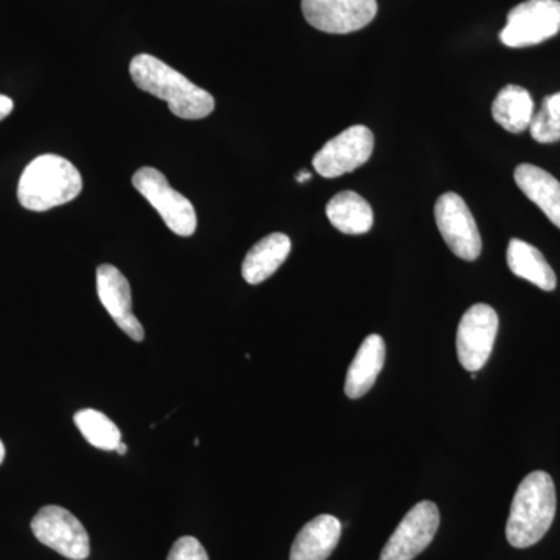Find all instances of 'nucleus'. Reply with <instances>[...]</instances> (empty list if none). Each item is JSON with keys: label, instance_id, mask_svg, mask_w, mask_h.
Returning <instances> with one entry per match:
<instances>
[{"label": "nucleus", "instance_id": "nucleus-1", "mask_svg": "<svg viewBox=\"0 0 560 560\" xmlns=\"http://www.w3.org/2000/svg\"><path fill=\"white\" fill-rule=\"evenodd\" d=\"M130 75L139 90L167 102L168 108L179 119H205L215 109V101L208 91L153 55L140 54L132 58Z\"/></svg>", "mask_w": 560, "mask_h": 560}, {"label": "nucleus", "instance_id": "nucleus-2", "mask_svg": "<svg viewBox=\"0 0 560 560\" xmlns=\"http://www.w3.org/2000/svg\"><path fill=\"white\" fill-rule=\"evenodd\" d=\"M555 481L547 471H533L518 486L512 500L506 525V539L512 547L523 550L544 539L555 522Z\"/></svg>", "mask_w": 560, "mask_h": 560}, {"label": "nucleus", "instance_id": "nucleus-3", "mask_svg": "<svg viewBox=\"0 0 560 560\" xmlns=\"http://www.w3.org/2000/svg\"><path fill=\"white\" fill-rule=\"evenodd\" d=\"M83 179L75 165L57 154H43L25 167L18 186V200L25 209L44 212L75 200Z\"/></svg>", "mask_w": 560, "mask_h": 560}, {"label": "nucleus", "instance_id": "nucleus-4", "mask_svg": "<svg viewBox=\"0 0 560 560\" xmlns=\"http://www.w3.org/2000/svg\"><path fill=\"white\" fill-rule=\"evenodd\" d=\"M132 186L153 206L168 230L179 237H190L197 231V213L184 195L173 189L164 173L142 167L132 176Z\"/></svg>", "mask_w": 560, "mask_h": 560}, {"label": "nucleus", "instance_id": "nucleus-5", "mask_svg": "<svg viewBox=\"0 0 560 560\" xmlns=\"http://www.w3.org/2000/svg\"><path fill=\"white\" fill-rule=\"evenodd\" d=\"M560 32L559 0H526L508 14L501 43L512 49L537 46Z\"/></svg>", "mask_w": 560, "mask_h": 560}, {"label": "nucleus", "instance_id": "nucleus-6", "mask_svg": "<svg viewBox=\"0 0 560 560\" xmlns=\"http://www.w3.org/2000/svg\"><path fill=\"white\" fill-rule=\"evenodd\" d=\"M36 539L70 560H86L91 555L90 536L83 523L61 506L40 508L33 517Z\"/></svg>", "mask_w": 560, "mask_h": 560}, {"label": "nucleus", "instance_id": "nucleus-7", "mask_svg": "<svg viewBox=\"0 0 560 560\" xmlns=\"http://www.w3.org/2000/svg\"><path fill=\"white\" fill-rule=\"evenodd\" d=\"M434 219L442 238L459 259L474 261L480 257L482 242L477 221L459 195L448 191L438 198Z\"/></svg>", "mask_w": 560, "mask_h": 560}, {"label": "nucleus", "instance_id": "nucleus-8", "mask_svg": "<svg viewBox=\"0 0 560 560\" xmlns=\"http://www.w3.org/2000/svg\"><path fill=\"white\" fill-rule=\"evenodd\" d=\"M499 315L488 304L471 305L459 320L456 350L464 370L478 372L488 363L497 334Z\"/></svg>", "mask_w": 560, "mask_h": 560}, {"label": "nucleus", "instance_id": "nucleus-9", "mask_svg": "<svg viewBox=\"0 0 560 560\" xmlns=\"http://www.w3.org/2000/svg\"><path fill=\"white\" fill-rule=\"evenodd\" d=\"M305 21L316 31L346 35L361 31L377 16V0H302Z\"/></svg>", "mask_w": 560, "mask_h": 560}, {"label": "nucleus", "instance_id": "nucleus-10", "mask_svg": "<svg viewBox=\"0 0 560 560\" xmlns=\"http://www.w3.org/2000/svg\"><path fill=\"white\" fill-rule=\"evenodd\" d=\"M374 135L368 127L355 125L335 136L313 158V167L324 178H338L357 171L370 161Z\"/></svg>", "mask_w": 560, "mask_h": 560}, {"label": "nucleus", "instance_id": "nucleus-11", "mask_svg": "<svg viewBox=\"0 0 560 560\" xmlns=\"http://www.w3.org/2000/svg\"><path fill=\"white\" fill-rule=\"evenodd\" d=\"M441 515L433 501H420L383 548L381 560H412L433 541L440 528Z\"/></svg>", "mask_w": 560, "mask_h": 560}, {"label": "nucleus", "instance_id": "nucleus-12", "mask_svg": "<svg viewBox=\"0 0 560 560\" xmlns=\"http://www.w3.org/2000/svg\"><path fill=\"white\" fill-rule=\"evenodd\" d=\"M97 293L103 307L119 329L131 340L143 341L145 331L132 313L130 282L114 265L105 264L97 268Z\"/></svg>", "mask_w": 560, "mask_h": 560}, {"label": "nucleus", "instance_id": "nucleus-13", "mask_svg": "<svg viewBox=\"0 0 560 560\" xmlns=\"http://www.w3.org/2000/svg\"><path fill=\"white\" fill-rule=\"evenodd\" d=\"M341 537V523L329 514L318 515L298 534L290 560H327Z\"/></svg>", "mask_w": 560, "mask_h": 560}, {"label": "nucleus", "instance_id": "nucleus-14", "mask_svg": "<svg viewBox=\"0 0 560 560\" xmlns=\"http://www.w3.org/2000/svg\"><path fill=\"white\" fill-rule=\"evenodd\" d=\"M386 359V346L381 335L372 334L361 342L355 359L349 366L345 393L349 399H361L370 393Z\"/></svg>", "mask_w": 560, "mask_h": 560}, {"label": "nucleus", "instance_id": "nucleus-15", "mask_svg": "<svg viewBox=\"0 0 560 560\" xmlns=\"http://www.w3.org/2000/svg\"><path fill=\"white\" fill-rule=\"evenodd\" d=\"M514 179L518 189L529 198L534 205L539 206L541 212L548 217L555 226L560 230V183L551 173L533 164H522L515 168Z\"/></svg>", "mask_w": 560, "mask_h": 560}, {"label": "nucleus", "instance_id": "nucleus-16", "mask_svg": "<svg viewBox=\"0 0 560 560\" xmlns=\"http://www.w3.org/2000/svg\"><path fill=\"white\" fill-rule=\"evenodd\" d=\"M290 250L289 235L275 232V234L261 238L249 249L245 260H243V279L250 285H259V283L265 282L282 267L283 261L289 257Z\"/></svg>", "mask_w": 560, "mask_h": 560}, {"label": "nucleus", "instance_id": "nucleus-17", "mask_svg": "<svg viewBox=\"0 0 560 560\" xmlns=\"http://www.w3.org/2000/svg\"><path fill=\"white\" fill-rule=\"evenodd\" d=\"M326 213L331 226L346 235L366 234L374 224V210L370 202L352 190L335 195L327 205Z\"/></svg>", "mask_w": 560, "mask_h": 560}, {"label": "nucleus", "instance_id": "nucleus-18", "mask_svg": "<svg viewBox=\"0 0 560 560\" xmlns=\"http://www.w3.org/2000/svg\"><path fill=\"white\" fill-rule=\"evenodd\" d=\"M508 267L517 278L528 280L544 291H552L558 285L555 271L536 246L512 238L508 246Z\"/></svg>", "mask_w": 560, "mask_h": 560}, {"label": "nucleus", "instance_id": "nucleus-19", "mask_svg": "<svg viewBox=\"0 0 560 560\" xmlns=\"http://www.w3.org/2000/svg\"><path fill=\"white\" fill-rule=\"evenodd\" d=\"M493 120L512 135L529 130L534 117L533 97L525 88L508 84L499 92L492 105Z\"/></svg>", "mask_w": 560, "mask_h": 560}, {"label": "nucleus", "instance_id": "nucleus-20", "mask_svg": "<svg viewBox=\"0 0 560 560\" xmlns=\"http://www.w3.org/2000/svg\"><path fill=\"white\" fill-rule=\"evenodd\" d=\"M73 422L92 447L110 452L116 451L117 445L121 442L120 430L102 411L91 410V408L81 410L73 416Z\"/></svg>", "mask_w": 560, "mask_h": 560}, {"label": "nucleus", "instance_id": "nucleus-21", "mask_svg": "<svg viewBox=\"0 0 560 560\" xmlns=\"http://www.w3.org/2000/svg\"><path fill=\"white\" fill-rule=\"evenodd\" d=\"M529 131L539 143H555L560 140V92L545 97L540 109L534 113Z\"/></svg>", "mask_w": 560, "mask_h": 560}, {"label": "nucleus", "instance_id": "nucleus-22", "mask_svg": "<svg viewBox=\"0 0 560 560\" xmlns=\"http://www.w3.org/2000/svg\"><path fill=\"white\" fill-rule=\"evenodd\" d=\"M167 560H209V556L200 540L184 536L175 541Z\"/></svg>", "mask_w": 560, "mask_h": 560}, {"label": "nucleus", "instance_id": "nucleus-23", "mask_svg": "<svg viewBox=\"0 0 560 560\" xmlns=\"http://www.w3.org/2000/svg\"><path fill=\"white\" fill-rule=\"evenodd\" d=\"M13 108V101H11L10 97H7V95L0 94V121L5 119V117H9Z\"/></svg>", "mask_w": 560, "mask_h": 560}, {"label": "nucleus", "instance_id": "nucleus-24", "mask_svg": "<svg viewBox=\"0 0 560 560\" xmlns=\"http://www.w3.org/2000/svg\"><path fill=\"white\" fill-rule=\"evenodd\" d=\"M298 183H305V180L312 179V173L304 171L296 176Z\"/></svg>", "mask_w": 560, "mask_h": 560}, {"label": "nucleus", "instance_id": "nucleus-25", "mask_svg": "<svg viewBox=\"0 0 560 560\" xmlns=\"http://www.w3.org/2000/svg\"><path fill=\"white\" fill-rule=\"evenodd\" d=\"M5 459V445H3L2 440H0V464Z\"/></svg>", "mask_w": 560, "mask_h": 560}, {"label": "nucleus", "instance_id": "nucleus-26", "mask_svg": "<svg viewBox=\"0 0 560 560\" xmlns=\"http://www.w3.org/2000/svg\"><path fill=\"white\" fill-rule=\"evenodd\" d=\"M116 452L119 453V455H125V453H127V445L120 442V444L117 445Z\"/></svg>", "mask_w": 560, "mask_h": 560}]
</instances>
